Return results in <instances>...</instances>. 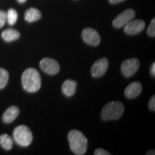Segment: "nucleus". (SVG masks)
I'll return each mask as SVG.
<instances>
[{
	"mask_svg": "<svg viewBox=\"0 0 155 155\" xmlns=\"http://www.w3.org/2000/svg\"><path fill=\"white\" fill-rule=\"evenodd\" d=\"M41 76L36 69L30 68L26 69L22 75L23 88L29 93L38 91L41 87Z\"/></svg>",
	"mask_w": 155,
	"mask_h": 155,
	"instance_id": "f257e3e1",
	"label": "nucleus"
},
{
	"mask_svg": "<svg viewBox=\"0 0 155 155\" xmlns=\"http://www.w3.org/2000/svg\"><path fill=\"white\" fill-rule=\"evenodd\" d=\"M70 147L74 154L77 155L85 154L88 148V140L81 131L73 129L68 135Z\"/></svg>",
	"mask_w": 155,
	"mask_h": 155,
	"instance_id": "f03ea898",
	"label": "nucleus"
},
{
	"mask_svg": "<svg viewBox=\"0 0 155 155\" xmlns=\"http://www.w3.org/2000/svg\"><path fill=\"white\" fill-rule=\"evenodd\" d=\"M124 111V107L120 101H110L104 106L101 113V117L104 121L118 120Z\"/></svg>",
	"mask_w": 155,
	"mask_h": 155,
	"instance_id": "7ed1b4c3",
	"label": "nucleus"
},
{
	"mask_svg": "<svg viewBox=\"0 0 155 155\" xmlns=\"http://www.w3.org/2000/svg\"><path fill=\"white\" fill-rule=\"evenodd\" d=\"M13 138L15 142L21 147H28L33 139L32 131L25 125L17 127L13 131Z\"/></svg>",
	"mask_w": 155,
	"mask_h": 155,
	"instance_id": "20e7f679",
	"label": "nucleus"
},
{
	"mask_svg": "<svg viewBox=\"0 0 155 155\" xmlns=\"http://www.w3.org/2000/svg\"><path fill=\"white\" fill-rule=\"evenodd\" d=\"M140 63L137 58H131L126 60L121 63V71L122 74L126 78L132 76L139 68Z\"/></svg>",
	"mask_w": 155,
	"mask_h": 155,
	"instance_id": "39448f33",
	"label": "nucleus"
},
{
	"mask_svg": "<svg viewBox=\"0 0 155 155\" xmlns=\"http://www.w3.org/2000/svg\"><path fill=\"white\" fill-rule=\"evenodd\" d=\"M135 12L132 9H127L119 14L113 21V26L116 28L124 27L128 22L134 18Z\"/></svg>",
	"mask_w": 155,
	"mask_h": 155,
	"instance_id": "423d86ee",
	"label": "nucleus"
},
{
	"mask_svg": "<svg viewBox=\"0 0 155 155\" xmlns=\"http://www.w3.org/2000/svg\"><path fill=\"white\" fill-rule=\"evenodd\" d=\"M40 67L47 74L53 75L57 74L60 71V65L55 60L45 58L40 62Z\"/></svg>",
	"mask_w": 155,
	"mask_h": 155,
	"instance_id": "0eeeda50",
	"label": "nucleus"
},
{
	"mask_svg": "<svg viewBox=\"0 0 155 155\" xmlns=\"http://www.w3.org/2000/svg\"><path fill=\"white\" fill-rule=\"evenodd\" d=\"M82 38L86 43L91 46L98 45L101 42V37L98 32L93 28H86L82 31Z\"/></svg>",
	"mask_w": 155,
	"mask_h": 155,
	"instance_id": "6e6552de",
	"label": "nucleus"
},
{
	"mask_svg": "<svg viewBox=\"0 0 155 155\" xmlns=\"http://www.w3.org/2000/svg\"><path fill=\"white\" fill-rule=\"evenodd\" d=\"M108 67V61L106 58H101L96 61L92 65L91 75L94 78H100L105 74Z\"/></svg>",
	"mask_w": 155,
	"mask_h": 155,
	"instance_id": "1a4fd4ad",
	"label": "nucleus"
},
{
	"mask_svg": "<svg viewBox=\"0 0 155 155\" xmlns=\"http://www.w3.org/2000/svg\"><path fill=\"white\" fill-rule=\"evenodd\" d=\"M145 28V22L141 19H132L124 26L125 33L134 35L141 32Z\"/></svg>",
	"mask_w": 155,
	"mask_h": 155,
	"instance_id": "9d476101",
	"label": "nucleus"
},
{
	"mask_svg": "<svg viewBox=\"0 0 155 155\" xmlns=\"http://www.w3.org/2000/svg\"><path fill=\"white\" fill-rule=\"evenodd\" d=\"M142 91V86L139 82H132L126 88L124 95L129 99H134L137 98Z\"/></svg>",
	"mask_w": 155,
	"mask_h": 155,
	"instance_id": "9b49d317",
	"label": "nucleus"
},
{
	"mask_svg": "<svg viewBox=\"0 0 155 155\" xmlns=\"http://www.w3.org/2000/svg\"><path fill=\"white\" fill-rule=\"evenodd\" d=\"M19 114V109L17 106H12L5 111L2 116V121L6 124L12 123L16 119Z\"/></svg>",
	"mask_w": 155,
	"mask_h": 155,
	"instance_id": "f8f14e48",
	"label": "nucleus"
},
{
	"mask_svg": "<svg viewBox=\"0 0 155 155\" xmlns=\"http://www.w3.org/2000/svg\"><path fill=\"white\" fill-rule=\"evenodd\" d=\"M77 83L72 80H66L62 85V92L68 97L72 96L75 94L76 91Z\"/></svg>",
	"mask_w": 155,
	"mask_h": 155,
	"instance_id": "ddd939ff",
	"label": "nucleus"
},
{
	"mask_svg": "<svg viewBox=\"0 0 155 155\" xmlns=\"http://www.w3.org/2000/svg\"><path fill=\"white\" fill-rule=\"evenodd\" d=\"M20 37V33L14 29H7L2 32V38L5 42H11L17 40Z\"/></svg>",
	"mask_w": 155,
	"mask_h": 155,
	"instance_id": "4468645a",
	"label": "nucleus"
},
{
	"mask_svg": "<svg viewBox=\"0 0 155 155\" xmlns=\"http://www.w3.org/2000/svg\"><path fill=\"white\" fill-rule=\"evenodd\" d=\"M42 14L40 10L35 8H30L25 12V19L27 22H33L41 18Z\"/></svg>",
	"mask_w": 155,
	"mask_h": 155,
	"instance_id": "2eb2a0df",
	"label": "nucleus"
},
{
	"mask_svg": "<svg viewBox=\"0 0 155 155\" xmlns=\"http://www.w3.org/2000/svg\"><path fill=\"white\" fill-rule=\"evenodd\" d=\"M0 145L5 150H10L13 147V140L7 134L0 135Z\"/></svg>",
	"mask_w": 155,
	"mask_h": 155,
	"instance_id": "dca6fc26",
	"label": "nucleus"
},
{
	"mask_svg": "<svg viewBox=\"0 0 155 155\" xmlns=\"http://www.w3.org/2000/svg\"><path fill=\"white\" fill-rule=\"evenodd\" d=\"M18 15L14 9H9L7 12V22L9 25H14L17 22Z\"/></svg>",
	"mask_w": 155,
	"mask_h": 155,
	"instance_id": "f3484780",
	"label": "nucleus"
},
{
	"mask_svg": "<svg viewBox=\"0 0 155 155\" xmlns=\"http://www.w3.org/2000/svg\"><path fill=\"white\" fill-rule=\"evenodd\" d=\"M9 81V73L7 70L0 68V89H3Z\"/></svg>",
	"mask_w": 155,
	"mask_h": 155,
	"instance_id": "a211bd4d",
	"label": "nucleus"
},
{
	"mask_svg": "<svg viewBox=\"0 0 155 155\" xmlns=\"http://www.w3.org/2000/svg\"><path fill=\"white\" fill-rule=\"evenodd\" d=\"M147 34L150 37H154L155 36V19L153 18L151 21L150 26H149L148 29H147Z\"/></svg>",
	"mask_w": 155,
	"mask_h": 155,
	"instance_id": "6ab92c4d",
	"label": "nucleus"
},
{
	"mask_svg": "<svg viewBox=\"0 0 155 155\" xmlns=\"http://www.w3.org/2000/svg\"><path fill=\"white\" fill-rule=\"evenodd\" d=\"M7 22V13L5 11L0 10V28L5 26Z\"/></svg>",
	"mask_w": 155,
	"mask_h": 155,
	"instance_id": "aec40b11",
	"label": "nucleus"
},
{
	"mask_svg": "<svg viewBox=\"0 0 155 155\" xmlns=\"http://www.w3.org/2000/svg\"><path fill=\"white\" fill-rule=\"evenodd\" d=\"M95 155H110L109 152H107V151L103 150V149H97L96 150H95L94 152Z\"/></svg>",
	"mask_w": 155,
	"mask_h": 155,
	"instance_id": "412c9836",
	"label": "nucleus"
},
{
	"mask_svg": "<svg viewBox=\"0 0 155 155\" xmlns=\"http://www.w3.org/2000/svg\"><path fill=\"white\" fill-rule=\"evenodd\" d=\"M149 108L150 110L154 111H155V96H153L149 102Z\"/></svg>",
	"mask_w": 155,
	"mask_h": 155,
	"instance_id": "4be33fe9",
	"label": "nucleus"
},
{
	"mask_svg": "<svg viewBox=\"0 0 155 155\" xmlns=\"http://www.w3.org/2000/svg\"><path fill=\"white\" fill-rule=\"evenodd\" d=\"M151 74H152V75H153V76H154L155 75V63H153L152 67H151Z\"/></svg>",
	"mask_w": 155,
	"mask_h": 155,
	"instance_id": "5701e85b",
	"label": "nucleus"
},
{
	"mask_svg": "<svg viewBox=\"0 0 155 155\" xmlns=\"http://www.w3.org/2000/svg\"><path fill=\"white\" fill-rule=\"evenodd\" d=\"M124 1V0H108V2H109L111 4H117Z\"/></svg>",
	"mask_w": 155,
	"mask_h": 155,
	"instance_id": "b1692460",
	"label": "nucleus"
},
{
	"mask_svg": "<svg viewBox=\"0 0 155 155\" xmlns=\"http://www.w3.org/2000/svg\"><path fill=\"white\" fill-rule=\"evenodd\" d=\"M154 154H155V153H154V150L150 151V152H148L146 153V154H153V155H154Z\"/></svg>",
	"mask_w": 155,
	"mask_h": 155,
	"instance_id": "393cba45",
	"label": "nucleus"
},
{
	"mask_svg": "<svg viewBox=\"0 0 155 155\" xmlns=\"http://www.w3.org/2000/svg\"><path fill=\"white\" fill-rule=\"evenodd\" d=\"M26 1H27V0H17V2H19V3H24Z\"/></svg>",
	"mask_w": 155,
	"mask_h": 155,
	"instance_id": "a878e982",
	"label": "nucleus"
}]
</instances>
